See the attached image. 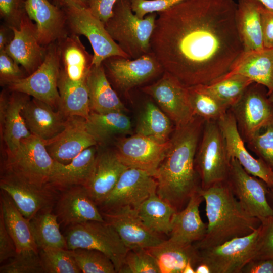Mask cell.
I'll list each match as a JSON object with an SVG mask.
<instances>
[{
  "label": "cell",
  "instance_id": "cell-1",
  "mask_svg": "<svg viewBox=\"0 0 273 273\" xmlns=\"http://www.w3.org/2000/svg\"><path fill=\"white\" fill-rule=\"evenodd\" d=\"M234 0H184L157 13L151 52L187 87L228 74L244 53Z\"/></svg>",
  "mask_w": 273,
  "mask_h": 273
},
{
  "label": "cell",
  "instance_id": "cell-2",
  "mask_svg": "<svg viewBox=\"0 0 273 273\" xmlns=\"http://www.w3.org/2000/svg\"><path fill=\"white\" fill-rule=\"evenodd\" d=\"M205 122L195 116L188 124L175 127L166 155L154 177L157 195L177 211L201 189L195 159Z\"/></svg>",
  "mask_w": 273,
  "mask_h": 273
},
{
  "label": "cell",
  "instance_id": "cell-3",
  "mask_svg": "<svg viewBox=\"0 0 273 273\" xmlns=\"http://www.w3.org/2000/svg\"><path fill=\"white\" fill-rule=\"evenodd\" d=\"M199 192L205 201L208 223L204 238L193 244L197 249L216 246L248 235L260 225L259 219L243 209L226 180L201 189Z\"/></svg>",
  "mask_w": 273,
  "mask_h": 273
},
{
  "label": "cell",
  "instance_id": "cell-4",
  "mask_svg": "<svg viewBox=\"0 0 273 273\" xmlns=\"http://www.w3.org/2000/svg\"><path fill=\"white\" fill-rule=\"evenodd\" d=\"M157 13L139 18L133 12L131 0H118L112 15L104 24L112 39L130 59L151 52L150 40Z\"/></svg>",
  "mask_w": 273,
  "mask_h": 273
},
{
  "label": "cell",
  "instance_id": "cell-5",
  "mask_svg": "<svg viewBox=\"0 0 273 273\" xmlns=\"http://www.w3.org/2000/svg\"><path fill=\"white\" fill-rule=\"evenodd\" d=\"M195 165L199 176L201 189H206L226 181L230 160L222 132L217 121H205Z\"/></svg>",
  "mask_w": 273,
  "mask_h": 273
},
{
  "label": "cell",
  "instance_id": "cell-6",
  "mask_svg": "<svg viewBox=\"0 0 273 273\" xmlns=\"http://www.w3.org/2000/svg\"><path fill=\"white\" fill-rule=\"evenodd\" d=\"M65 237L67 249H94L106 255L119 273L128 250L114 228L105 221H88L68 227Z\"/></svg>",
  "mask_w": 273,
  "mask_h": 273
},
{
  "label": "cell",
  "instance_id": "cell-7",
  "mask_svg": "<svg viewBox=\"0 0 273 273\" xmlns=\"http://www.w3.org/2000/svg\"><path fill=\"white\" fill-rule=\"evenodd\" d=\"M58 163L49 153L44 141L32 134L23 139L16 151L8 155L5 169L42 187L48 185Z\"/></svg>",
  "mask_w": 273,
  "mask_h": 273
},
{
  "label": "cell",
  "instance_id": "cell-8",
  "mask_svg": "<svg viewBox=\"0 0 273 273\" xmlns=\"http://www.w3.org/2000/svg\"><path fill=\"white\" fill-rule=\"evenodd\" d=\"M63 9L69 33L83 35L88 40L94 52L93 65H100L111 56L129 58L111 37L104 23L88 8L69 4Z\"/></svg>",
  "mask_w": 273,
  "mask_h": 273
},
{
  "label": "cell",
  "instance_id": "cell-9",
  "mask_svg": "<svg viewBox=\"0 0 273 273\" xmlns=\"http://www.w3.org/2000/svg\"><path fill=\"white\" fill-rule=\"evenodd\" d=\"M260 225L248 235L220 245L200 250L195 248L199 263L206 264L211 273H241L243 267L256 256Z\"/></svg>",
  "mask_w": 273,
  "mask_h": 273
},
{
  "label": "cell",
  "instance_id": "cell-10",
  "mask_svg": "<svg viewBox=\"0 0 273 273\" xmlns=\"http://www.w3.org/2000/svg\"><path fill=\"white\" fill-rule=\"evenodd\" d=\"M264 86L253 83L229 110L244 142L273 122V103Z\"/></svg>",
  "mask_w": 273,
  "mask_h": 273
},
{
  "label": "cell",
  "instance_id": "cell-11",
  "mask_svg": "<svg viewBox=\"0 0 273 273\" xmlns=\"http://www.w3.org/2000/svg\"><path fill=\"white\" fill-rule=\"evenodd\" d=\"M60 71V51L57 41L47 47L43 62L34 72L7 87L10 91L23 93L53 108L58 107L60 96L58 81Z\"/></svg>",
  "mask_w": 273,
  "mask_h": 273
},
{
  "label": "cell",
  "instance_id": "cell-12",
  "mask_svg": "<svg viewBox=\"0 0 273 273\" xmlns=\"http://www.w3.org/2000/svg\"><path fill=\"white\" fill-rule=\"evenodd\" d=\"M110 82L124 94L163 73L164 70L153 54L136 59L114 56L102 62Z\"/></svg>",
  "mask_w": 273,
  "mask_h": 273
},
{
  "label": "cell",
  "instance_id": "cell-13",
  "mask_svg": "<svg viewBox=\"0 0 273 273\" xmlns=\"http://www.w3.org/2000/svg\"><path fill=\"white\" fill-rule=\"evenodd\" d=\"M226 181L249 215L261 222L273 217L267 198L269 187L261 179L248 173L235 158H231Z\"/></svg>",
  "mask_w": 273,
  "mask_h": 273
},
{
  "label": "cell",
  "instance_id": "cell-14",
  "mask_svg": "<svg viewBox=\"0 0 273 273\" xmlns=\"http://www.w3.org/2000/svg\"><path fill=\"white\" fill-rule=\"evenodd\" d=\"M142 90L155 101L175 127L188 124L195 116L188 87L167 72L164 71L156 82L142 87Z\"/></svg>",
  "mask_w": 273,
  "mask_h": 273
},
{
  "label": "cell",
  "instance_id": "cell-15",
  "mask_svg": "<svg viewBox=\"0 0 273 273\" xmlns=\"http://www.w3.org/2000/svg\"><path fill=\"white\" fill-rule=\"evenodd\" d=\"M157 186L155 178L147 172L137 168H128L98 207L101 212L123 207L137 210L152 193L156 192Z\"/></svg>",
  "mask_w": 273,
  "mask_h": 273
},
{
  "label": "cell",
  "instance_id": "cell-16",
  "mask_svg": "<svg viewBox=\"0 0 273 273\" xmlns=\"http://www.w3.org/2000/svg\"><path fill=\"white\" fill-rule=\"evenodd\" d=\"M0 188L11 198L21 213L29 220L40 211L53 207L59 192L49 185L40 187L5 169Z\"/></svg>",
  "mask_w": 273,
  "mask_h": 273
},
{
  "label": "cell",
  "instance_id": "cell-17",
  "mask_svg": "<svg viewBox=\"0 0 273 273\" xmlns=\"http://www.w3.org/2000/svg\"><path fill=\"white\" fill-rule=\"evenodd\" d=\"M116 145L117 154L125 165L144 170L154 177L169 148V140L161 143L135 133L119 139Z\"/></svg>",
  "mask_w": 273,
  "mask_h": 273
},
{
  "label": "cell",
  "instance_id": "cell-18",
  "mask_svg": "<svg viewBox=\"0 0 273 273\" xmlns=\"http://www.w3.org/2000/svg\"><path fill=\"white\" fill-rule=\"evenodd\" d=\"M44 142L52 158L64 165L70 163L85 149L98 144L87 129L85 119L79 116L67 117L62 132Z\"/></svg>",
  "mask_w": 273,
  "mask_h": 273
},
{
  "label": "cell",
  "instance_id": "cell-19",
  "mask_svg": "<svg viewBox=\"0 0 273 273\" xmlns=\"http://www.w3.org/2000/svg\"><path fill=\"white\" fill-rule=\"evenodd\" d=\"M54 206L59 222L64 226L92 220L105 221L98 206L82 186L60 191Z\"/></svg>",
  "mask_w": 273,
  "mask_h": 273
},
{
  "label": "cell",
  "instance_id": "cell-20",
  "mask_svg": "<svg viewBox=\"0 0 273 273\" xmlns=\"http://www.w3.org/2000/svg\"><path fill=\"white\" fill-rule=\"evenodd\" d=\"M101 212L104 220L114 228L128 249H146L165 240L160 235L145 226L138 216L136 210L123 207Z\"/></svg>",
  "mask_w": 273,
  "mask_h": 273
},
{
  "label": "cell",
  "instance_id": "cell-21",
  "mask_svg": "<svg viewBox=\"0 0 273 273\" xmlns=\"http://www.w3.org/2000/svg\"><path fill=\"white\" fill-rule=\"evenodd\" d=\"M217 122L225 139L229 158H235L248 173L261 179L269 187H273V169L248 151L232 112L229 110Z\"/></svg>",
  "mask_w": 273,
  "mask_h": 273
},
{
  "label": "cell",
  "instance_id": "cell-22",
  "mask_svg": "<svg viewBox=\"0 0 273 273\" xmlns=\"http://www.w3.org/2000/svg\"><path fill=\"white\" fill-rule=\"evenodd\" d=\"M12 29L14 37L4 50L30 75L43 62L47 47L39 43L36 25L27 14L19 29Z\"/></svg>",
  "mask_w": 273,
  "mask_h": 273
},
{
  "label": "cell",
  "instance_id": "cell-23",
  "mask_svg": "<svg viewBox=\"0 0 273 273\" xmlns=\"http://www.w3.org/2000/svg\"><path fill=\"white\" fill-rule=\"evenodd\" d=\"M25 7L28 16L35 22L42 46L47 47L70 33L65 11L50 0H26Z\"/></svg>",
  "mask_w": 273,
  "mask_h": 273
},
{
  "label": "cell",
  "instance_id": "cell-24",
  "mask_svg": "<svg viewBox=\"0 0 273 273\" xmlns=\"http://www.w3.org/2000/svg\"><path fill=\"white\" fill-rule=\"evenodd\" d=\"M128 168L120 160L116 150L97 152L91 175L84 187L98 206Z\"/></svg>",
  "mask_w": 273,
  "mask_h": 273
},
{
  "label": "cell",
  "instance_id": "cell-25",
  "mask_svg": "<svg viewBox=\"0 0 273 273\" xmlns=\"http://www.w3.org/2000/svg\"><path fill=\"white\" fill-rule=\"evenodd\" d=\"M22 114L28 129L44 142L57 136L64 129L67 118L59 110L34 98L24 105Z\"/></svg>",
  "mask_w": 273,
  "mask_h": 273
},
{
  "label": "cell",
  "instance_id": "cell-26",
  "mask_svg": "<svg viewBox=\"0 0 273 273\" xmlns=\"http://www.w3.org/2000/svg\"><path fill=\"white\" fill-rule=\"evenodd\" d=\"M204 198L199 191L190 198L185 208L174 215L169 239L175 243L189 245L205 237L207 224L200 216L199 207Z\"/></svg>",
  "mask_w": 273,
  "mask_h": 273
},
{
  "label": "cell",
  "instance_id": "cell-27",
  "mask_svg": "<svg viewBox=\"0 0 273 273\" xmlns=\"http://www.w3.org/2000/svg\"><path fill=\"white\" fill-rule=\"evenodd\" d=\"M97 154L94 146L85 149L68 164L58 162L48 185L59 192L75 186L85 187L91 175Z\"/></svg>",
  "mask_w": 273,
  "mask_h": 273
},
{
  "label": "cell",
  "instance_id": "cell-28",
  "mask_svg": "<svg viewBox=\"0 0 273 273\" xmlns=\"http://www.w3.org/2000/svg\"><path fill=\"white\" fill-rule=\"evenodd\" d=\"M0 212L6 228L14 242L17 252H39L30 220L24 216L11 198L3 190H1Z\"/></svg>",
  "mask_w": 273,
  "mask_h": 273
},
{
  "label": "cell",
  "instance_id": "cell-29",
  "mask_svg": "<svg viewBox=\"0 0 273 273\" xmlns=\"http://www.w3.org/2000/svg\"><path fill=\"white\" fill-rule=\"evenodd\" d=\"M58 43L60 71L73 81L86 79L93 65V55L86 51L79 36L69 33Z\"/></svg>",
  "mask_w": 273,
  "mask_h": 273
},
{
  "label": "cell",
  "instance_id": "cell-30",
  "mask_svg": "<svg viewBox=\"0 0 273 273\" xmlns=\"http://www.w3.org/2000/svg\"><path fill=\"white\" fill-rule=\"evenodd\" d=\"M10 92L6 113L3 123L0 124L1 136L7 147L8 155L16 151L23 139L32 135L22 114L30 96L19 92Z\"/></svg>",
  "mask_w": 273,
  "mask_h": 273
},
{
  "label": "cell",
  "instance_id": "cell-31",
  "mask_svg": "<svg viewBox=\"0 0 273 273\" xmlns=\"http://www.w3.org/2000/svg\"><path fill=\"white\" fill-rule=\"evenodd\" d=\"M91 112L106 113L123 112L125 108L108 79L101 64L93 65L87 78Z\"/></svg>",
  "mask_w": 273,
  "mask_h": 273
},
{
  "label": "cell",
  "instance_id": "cell-32",
  "mask_svg": "<svg viewBox=\"0 0 273 273\" xmlns=\"http://www.w3.org/2000/svg\"><path fill=\"white\" fill-rule=\"evenodd\" d=\"M239 74L273 93V48L244 52L229 73Z\"/></svg>",
  "mask_w": 273,
  "mask_h": 273
},
{
  "label": "cell",
  "instance_id": "cell-33",
  "mask_svg": "<svg viewBox=\"0 0 273 273\" xmlns=\"http://www.w3.org/2000/svg\"><path fill=\"white\" fill-rule=\"evenodd\" d=\"M257 0H238L236 11L237 28L244 52L264 49L260 9Z\"/></svg>",
  "mask_w": 273,
  "mask_h": 273
},
{
  "label": "cell",
  "instance_id": "cell-34",
  "mask_svg": "<svg viewBox=\"0 0 273 273\" xmlns=\"http://www.w3.org/2000/svg\"><path fill=\"white\" fill-rule=\"evenodd\" d=\"M146 249L156 260L160 273H183L189 261L195 268L199 261L198 251L193 244L181 245L169 239Z\"/></svg>",
  "mask_w": 273,
  "mask_h": 273
},
{
  "label": "cell",
  "instance_id": "cell-35",
  "mask_svg": "<svg viewBox=\"0 0 273 273\" xmlns=\"http://www.w3.org/2000/svg\"><path fill=\"white\" fill-rule=\"evenodd\" d=\"M58 88L60 96L58 110L66 118L79 116L86 119L91 112L86 78L73 81L60 71Z\"/></svg>",
  "mask_w": 273,
  "mask_h": 273
},
{
  "label": "cell",
  "instance_id": "cell-36",
  "mask_svg": "<svg viewBox=\"0 0 273 273\" xmlns=\"http://www.w3.org/2000/svg\"><path fill=\"white\" fill-rule=\"evenodd\" d=\"M85 121L87 130L98 144L106 143L114 136L129 134L132 131L131 121L123 112H90Z\"/></svg>",
  "mask_w": 273,
  "mask_h": 273
},
{
  "label": "cell",
  "instance_id": "cell-37",
  "mask_svg": "<svg viewBox=\"0 0 273 273\" xmlns=\"http://www.w3.org/2000/svg\"><path fill=\"white\" fill-rule=\"evenodd\" d=\"M177 211L169 203L152 193L139 206L138 215L152 232L169 236L173 218Z\"/></svg>",
  "mask_w": 273,
  "mask_h": 273
},
{
  "label": "cell",
  "instance_id": "cell-38",
  "mask_svg": "<svg viewBox=\"0 0 273 273\" xmlns=\"http://www.w3.org/2000/svg\"><path fill=\"white\" fill-rule=\"evenodd\" d=\"M171 120L153 102H147L139 116L135 133L158 142H168L173 131Z\"/></svg>",
  "mask_w": 273,
  "mask_h": 273
},
{
  "label": "cell",
  "instance_id": "cell-39",
  "mask_svg": "<svg viewBox=\"0 0 273 273\" xmlns=\"http://www.w3.org/2000/svg\"><path fill=\"white\" fill-rule=\"evenodd\" d=\"M52 210V207L44 209L30 220L35 242L39 250L50 247L67 249L66 238L60 231L57 216Z\"/></svg>",
  "mask_w": 273,
  "mask_h": 273
},
{
  "label": "cell",
  "instance_id": "cell-40",
  "mask_svg": "<svg viewBox=\"0 0 273 273\" xmlns=\"http://www.w3.org/2000/svg\"><path fill=\"white\" fill-rule=\"evenodd\" d=\"M189 99L195 116L205 121H218L229 110L205 85L188 87Z\"/></svg>",
  "mask_w": 273,
  "mask_h": 273
},
{
  "label": "cell",
  "instance_id": "cell-41",
  "mask_svg": "<svg viewBox=\"0 0 273 273\" xmlns=\"http://www.w3.org/2000/svg\"><path fill=\"white\" fill-rule=\"evenodd\" d=\"M253 83L254 82L243 75L228 73L214 82L205 85L229 110L240 100Z\"/></svg>",
  "mask_w": 273,
  "mask_h": 273
},
{
  "label": "cell",
  "instance_id": "cell-42",
  "mask_svg": "<svg viewBox=\"0 0 273 273\" xmlns=\"http://www.w3.org/2000/svg\"><path fill=\"white\" fill-rule=\"evenodd\" d=\"M39 254L44 273L81 272L70 250L44 248L39 249Z\"/></svg>",
  "mask_w": 273,
  "mask_h": 273
},
{
  "label": "cell",
  "instance_id": "cell-43",
  "mask_svg": "<svg viewBox=\"0 0 273 273\" xmlns=\"http://www.w3.org/2000/svg\"><path fill=\"white\" fill-rule=\"evenodd\" d=\"M70 251L81 272L117 273L111 260L100 251L84 248Z\"/></svg>",
  "mask_w": 273,
  "mask_h": 273
},
{
  "label": "cell",
  "instance_id": "cell-44",
  "mask_svg": "<svg viewBox=\"0 0 273 273\" xmlns=\"http://www.w3.org/2000/svg\"><path fill=\"white\" fill-rule=\"evenodd\" d=\"M119 273H160L153 256L145 248L128 249Z\"/></svg>",
  "mask_w": 273,
  "mask_h": 273
},
{
  "label": "cell",
  "instance_id": "cell-45",
  "mask_svg": "<svg viewBox=\"0 0 273 273\" xmlns=\"http://www.w3.org/2000/svg\"><path fill=\"white\" fill-rule=\"evenodd\" d=\"M0 273H44L39 252H17L0 267Z\"/></svg>",
  "mask_w": 273,
  "mask_h": 273
},
{
  "label": "cell",
  "instance_id": "cell-46",
  "mask_svg": "<svg viewBox=\"0 0 273 273\" xmlns=\"http://www.w3.org/2000/svg\"><path fill=\"white\" fill-rule=\"evenodd\" d=\"M247 143L249 148L273 169V122Z\"/></svg>",
  "mask_w": 273,
  "mask_h": 273
},
{
  "label": "cell",
  "instance_id": "cell-47",
  "mask_svg": "<svg viewBox=\"0 0 273 273\" xmlns=\"http://www.w3.org/2000/svg\"><path fill=\"white\" fill-rule=\"evenodd\" d=\"M26 0H0V17L3 23L10 27L19 29L27 15Z\"/></svg>",
  "mask_w": 273,
  "mask_h": 273
},
{
  "label": "cell",
  "instance_id": "cell-48",
  "mask_svg": "<svg viewBox=\"0 0 273 273\" xmlns=\"http://www.w3.org/2000/svg\"><path fill=\"white\" fill-rule=\"evenodd\" d=\"M27 75L24 69L4 50L0 51V84L2 86H7Z\"/></svg>",
  "mask_w": 273,
  "mask_h": 273
},
{
  "label": "cell",
  "instance_id": "cell-49",
  "mask_svg": "<svg viewBox=\"0 0 273 273\" xmlns=\"http://www.w3.org/2000/svg\"><path fill=\"white\" fill-rule=\"evenodd\" d=\"M256 254L254 259L273 260V217L261 224Z\"/></svg>",
  "mask_w": 273,
  "mask_h": 273
},
{
  "label": "cell",
  "instance_id": "cell-50",
  "mask_svg": "<svg viewBox=\"0 0 273 273\" xmlns=\"http://www.w3.org/2000/svg\"><path fill=\"white\" fill-rule=\"evenodd\" d=\"M184 0H131L133 12L139 18L167 10Z\"/></svg>",
  "mask_w": 273,
  "mask_h": 273
},
{
  "label": "cell",
  "instance_id": "cell-51",
  "mask_svg": "<svg viewBox=\"0 0 273 273\" xmlns=\"http://www.w3.org/2000/svg\"><path fill=\"white\" fill-rule=\"evenodd\" d=\"M17 253L14 242L7 231L2 214L0 212V262L7 261Z\"/></svg>",
  "mask_w": 273,
  "mask_h": 273
},
{
  "label": "cell",
  "instance_id": "cell-52",
  "mask_svg": "<svg viewBox=\"0 0 273 273\" xmlns=\"http://www.w3.org/2000/svg\"><path fill=\"white\" fill-rule=\"evenodd\" d=\"M263 46L264 48H273V10L262 4L260 9Z\"/></svg>",
  "mask_w": 273,
  "mask_h": 273
},
{
  "label": "cell",
  "instance_id": "cell-53",
  "mask_svg": "<svg viewBox=\"0 0 273 273\" xmlns=\"http://www.w3.org/2000/svg\"><path fill=\"white\" fill-rule=\"evenodd\" d=\"M118 0H89L88 8L104 24L112 15L113 9Z\"/></svg>",
  "mask_w": 273,
  "mask_h": 273
},
{
  "label": "cell",
  "instance_id": "cell-54",
  "mask_svg": "<svg viewBox=\"0 0 273 273\" xmlns=\"http://www.w3.org/2000/svg\"><path fill=\"white\" fill-rule=\"evenodd\" d=\"M241 273H273V260L253 259L243 267Z\"/></svg>",
  "mask_w": 273,
  "mask_h": 273
},
{
  "label": "cell",
  "instance_id": "cell-55",
  "mask_svg": "<svg viewBox=\"0 0 273 273\" xmlns=\"http://www.w3.org/2000/svg\"><path fill=\"white\" fill-rule=\"evenodd\" d=\"M14 36L11 27L3 23L0 25V51L5 50Z\"/></svg>",
  "mask_w": 273,
  "mask_h": 273
},
{
  "label": "cell",
  "instance_id": "cell-56",
  "mask_svg": "<svg viewBox=\"0 0 273 273\" xmlns=\"http://www.w3.org/2000/svg\"><path fill=\"white\" fill-rule=\"evenodd\" d=\"M89 0H52V2L56 6L61 8H64L69 4L88 8Z\"/></svg>",
  "mask_w": 273,
  "mask_h": 273
},
{
  "label": "cell",
  "instance_id": "cell-57",
  "mask_svg": "<svg viewBox=\"0 0 273 273\" xmlns=\"http://www.w3.org/2000/svg\"><path fill=\"white\" fill-rule=\"evenodd\" d=\"M195 273H211L209 267L205 263L199 262L195 268Z\"/></svg>",
  "mask_w": 273,
  "mask_h": 273
},
{
  "label": "cell",
  "instance_id": "cell-58",
  "mask_svg": "<svg viewBox=\"0 0 273 273\" xmlns=\"http://www.w3.org/2000/svg\"><path fill=\"white\" fill-rule=\"evenodd\" d=\"M183 273H195L194 266L191 261L187 263Z\"/></svg>",
  "mask_w": 273,
  "mask_h": 273
},
{
  "label": "cell",
  "instance_id": "cell-59",
  "mask_svg": "<svg viewBox=\"0 0 273 273\" xmlns=\"http://www.w3.org/2000/svg\"><path fill=\"white\" fill-rule=\"evenodd\" d=\"M267 198L270 206L273 209V187L268 188Z\"/></svg>",
  "mask_w": 273,
  "mask_h": 273
},
{
  "label": "cell",
  "instance_id": "cell-60",
  "mask_svg": "<svg viewBox=\"0 0 273 273\" xmlns=\"http://www.w3.org/2000/svg\"><path fill=\"white\" fill-rule=\"evenodd\" d=\"M260 2L264 7L273 10V0H257Z\"/></svg>",
  "mask_w": 273,
  "mask_h": 273
},
{
  "label": "cell",
  "instance_id": "cell-61",
  "mask_svg": "<svg viewBox=\"0 0 273 273\" xmlns=\"http://www.w3.org/2000/svg\"><path fill=\"white\" fill-rule=\"evenodd\" d=\"M268 96H269V98L270 100H271V101L273 103V93H272L268 95Z\"/></svg>",
  "mask_w": 273,
  "mask_h": 273
},
{
  "label": "cell",
  "instance_id": "cell-62",
  "mask_svg": "<svg viewBox=\"0 0 273 273\" xmlns=\"http://www.w3.org/2000/svg\"></svg>",
  "mask_w": 273,
  "mask_h": 273
}]
</instances>
